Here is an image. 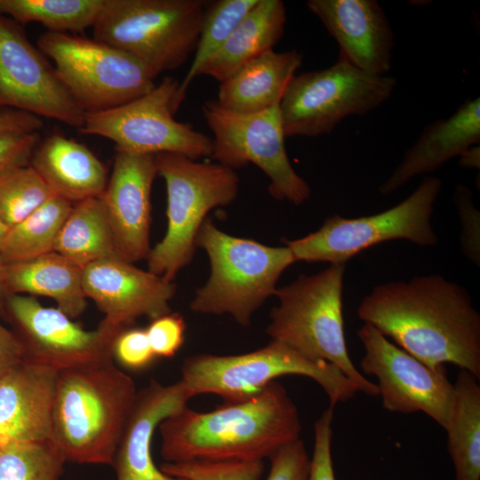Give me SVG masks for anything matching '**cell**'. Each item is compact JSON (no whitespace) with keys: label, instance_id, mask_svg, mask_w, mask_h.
I'll return each mask as SVG.
<instances>
[{"label":"cell","instance_id":"cell-26","mask_svg":"<svg viewBox=\"0 0 480 480\" xmlns=\"http://www.w3.org/2000/svg\"><path fill=\"white\" fill-rule=\"evenodd\" d=\"M285 23L282 1L259 0L220 49L202 66L198 76L222 83L252 60L272 50L283 36Z\"/></svg>","mask_w":480,"mask_h":480},{"label":"cell","instance_id":"cell-14","mask_svg":"<svg viewBox=\"0 0 480 480\" xmlns=\"http://www.w3.org/2000/svg\"><path fill=\"white\" fill-rule=\"evenodd\" d=\"M3 318L21 344L23 361L57 372L114 358L115 340L126 329L102 319L95 330L86 331L59 308L25 294L7 295Z\"/></svg>","mask_w":480,"mask_h":480},{"label":"cell","instance_id":"cell-20","mask_svg":"<svg viewBox=\"0 0 480 480\" xmlns=\"http://www.w3.org/2000/svg\"><path fill=\"white\" fill-rule=\"evenodd\" d=\"M194 396L181 379L171 385L152 380L137 392L111 464L117 480H184L156 468L151 456V439L158 425Z\"/></svg>","mask_w":480,"mask_h":480},{"label":"cell","instance_id":"cell-3","mask_svg":"<svg viewBox=\"0 0 480 480\" xmlns=\"http://www.w3.org/2000/svg\"><path fill=\"white\" fill-rule=\"evenodd\" d=\"M113 359L58 372L51 440L66 461L112 464L138 392Z\"/></svg>","mask_w":480,"mask_h":480},{"label":"cell","instance_id":"cell-33","mask_svg":"<svg viewBox=\"0 0 480 480\" xmlns=\"http://www.w3.org/2000/svg\"><path fill=\"white\" fill-rule=\"evenodd\" d=\"M53 196L30 165L11 171L0 177V219L11 228Z\"/></svg>","mask_w":480,"mask_h":480},{"label":"cell","instance_id":"cell-34","mask_svg":"<svg viewBox=\"0 0 480 480\" xmlns=\"http://www.w3.org/2000/svg\"><path fill=\"white\" fill-rule=\"evenodd\" d=\"M164 474L184 480H260L264 473L263 460H188L164 462Z\"/></svg>","mask_w":480,"mask_h":480},{"label":"cell","instance_id":"cell-2","mask_svg":"<svg viewBox=\"0 0 480 480\" xmlns=\"http://www.w3.org/2000/svg\"><path fill=\"white\" fill-rule=\"evenodd\" d=\"M165 462L263 460L300 439L297 406L283 385L270 382L248 399L201 412L188 405L158 425Z\"/></svg>","mask_w":480,"mask_h":480},{"label":"cell","instance_id":"cell-32","mask_svg":"<svg viewBox=\"0 0 480 480\" xmlns=\"http://www.w3.org/2000/svg\"><path fill=\"white\" fill-rule=\"evenodd\" d=\"M66 461L50 439L0 446V480H58Z\"/></svg>","mask_w":480,"mask_h":480},{"label":"cell","instance_id":"cell-19","mask_svg":"<svg viewBox=\"0 0 480 480\" xmlns=\"http://www.w3.org/2000/svg\"><path fill=\"white\" fill-rule=\"evenodd\" d=\"M307 6L338 43L339 60L372 75H388L395 37L377 1L309 0Z\"/></svg>","mask_w":480,"mask_h":480},{"label":"cell","instance_id":"cell-30","mask_svg":"<svg viewBox=\"0 0 480 480\" xmlns=\"http://www.w3.org/2000/svg\"><path fill=\"white\" fill-rule=\"evenodd\" d=\"M105 0H0V14L18 24L38 22L48 31L81 33L95 24Z\"/></svg>","mask_w":480,"mask_h":480},{"label":"cell","instance_id":"cell-11","mask_svg":"<svg viewBox=\"0 0 480 480\" xmlns=\"http://www.w3.org/2000/svg\"><path fill=\"white\" fill-rule=\"evenodd\" d=\"M396 86L339 60L331 67L295 75L279 104L285 137L331 133L349 116H361L388 100Z\"/></svg>","mask_w":480,"mask_h":480},{"label":"cell","instance_id":"cell-45","mask_svg":"<svg viewBox=\"0 0 480 480\" xmlns=\"http://www.w3.org/2000/svg\"><path fill=\"white\" fill-rule=\"evenodd\" d=\"M9 228L3 222V220L0 219V244L6 235Z\"/></svg>","mask_w":480,"mask_h":480},{"label":"cell","instance_id":"cell-38","mask_svg":"<svg viewBox=\"0 0 480 480\" xmlns=\"http://www.w3.org/2000/svg\"><path fill=\"white\" fill-rule=\"evenodd\" d=\"M270 471L266 480H308L310 459L303 441L290 443L269 458Z\"/></svg>","mask_w":480,"mask_h":480},{"label":"cell","instance_id":"cell-41","mask_svg":"<svg viewBox=\"0 0 480 480\" xmlns=\"http://www.w3.org/2000/svg\"><path fill=\"white\" fill-rule=\"evenodd\" d=\"M43 126L42 118L33 114L12 108L0 110V134L38 132Z\"/></svg>","mask_w":480,"mask_h":480},{"label":"cell","instance_id":"cell-25","mask_svg":"<svg viewBox=\"0 0 480 480\" xmlns=\"http://www.w3.org/2000/svg\"><path fill=\"white\" fill-rule=\"evenodd\" d=\"M4 284L8 294L48 297L71 319L86 308L83 268L56 252L24 261L4 264Z\"/></svg>","mask_w":480,"mask_h":480},{"label":"cell","instance_id":"cell-39","mask_svg":"<svg viewBox=\"0 0 480 480\" xmlns=\"http://www.w3.org/2000/svg\"><path fill=\"white\" fill-rule=\"evenodd\" d=\"M114 357L124 366L131 369L147 367L156 357L146 329L126 328L116 339Z\"/></svg>","mask_w":480,"mask_h":480},{"label":"cell","instance_id":"cell-35","mask_svg":"<svg viewBox=\"0 0 480 480\" xmlns=\"http://www.w3.org/2000/svg\"><path fill=\"white\" fill-rule=\"evenodd\" d=\"M453 202L460 224V244L463 254L475 265H480V214L473 204L471 190L464 185L454 188Z\"/></svg>","mask_w":480,"mask_h":480},{"label":"cell","instance_id":"cell-44","mask_svg":"<svg viewBox=\"0 0 480 480\" xmlns=\"http://www.w3.org/2000/svg\"><path fill=\"white\" fill-rule=\"evenodd\" d=\"M4 263L0 255V318H3L4 316V307L5 299L8 295L5 284H4Z\"/></svg>","mask_w":480,"mask_h":480},{"label":"cell","instance_id":"cell-24","mask_svg":"<svg viewBox=\"0 0 480 480\" xmlns=\"http://www.w3.org/2000/svg\"><path fill=\"white\" fill-rule=\"evenodd\" d=\"M302 63L296 50L267 51L220 84L217 103L237 114H255L279 106Z\"/></svg>","mask_w":480,"mask_h":480},{"label":"cell","instance_id":"cell-27","mask_svg":"<svg viewBox=\"0 0 480 480\" xmlns=\"http://www.w3.org/2000/svg\"><path fill=\"white\" fill-rule=\"evenodd\" d=\"M444 429L455 480H480V385L466 370L460 369L453 383Z\"/></svg>","mask_w":480,"mask_h":480},{"label":"cell","instance_id":"cell-9","mask_svg":"<svg viewBox=\"0 0 480 480\" xmlns=\"http://www.w3.org/2000/svg\"><path fill=\"white\" fill-rule=\"evenodd\" d=\"M441 189L442 180L428 175L406 199L388 210L356 218L335 214L326 218L316 231L283 242L296 261L330 264H345L363 250L390 240L434 246L438 238L431 216Z\"/></svg>","mask_w":480,"mask_h":480},{"label":"cell","instance_id":"cell-21","mask_svg":"<svg viewBox=\"0 0 480 480\" xmlns=\"http://www.w3.org/2000/svg\"><path fill=\"white\" fill-rule=\"evenodd\" d=\"M57 374L22 361L0 377V446L51 439Z\"/></svg>","mask_w":480,"mask_h":480},{"label":"cell","instance_id":"cell-42","mask_svg":"<svg viewBox=\"0 0 480 480\" xmlns=\"http://www.w3.org/2000/svg\"><path fill=\"white\" fill-rule=\"evenodd\" d=\"M23 361V350L15 333L0 318V377Z\"/></svg>","mask_w":480,"mask_h":480},{"label":"cell","instance_id":"cell-18","mask_svg":"<svg viewBox=\"0 0 480 480\" xmlns=\"http://www.w3.org/2000/svg\"><path fill=\"white\" fill-rule=\"evenodd\" d=\"M83 287L108 323L129 328L138 318L172 312L176 284L121 258L94 261L83 268Z\"/></svg>","mask_w":480,"mask_h":480},{"label":"cell","instance_id":"cell-12","mask_svg":"<svg viewBox=\"0 0 480 480\" xmlns=\"http://www.w3.org/2000/svg\"><path fill=\"white\" fill-rule=\"evenodd\" d=\"M202 113L214 136L212 159L233 170L256 164L269 178L268 192L275 199L300 205L310 197V187L287 156L279 106L237 114L212 100L203 104Z\"/></svg>","mask_w":480,"mask_h":480},{"label":"cell","instance_id":"cell-37","mask_svg":"<svg viewBox=\"0 0 480 480\" xmlns=\"http://www.w3.org/2000/svg\"><path fill=\"white\" fill-rule=\"evenodd\" d=\"M186 323L182 316L170 312L151 320L146 329L156 356L172 357L184 342Z\"/></svg>","mask_w":480,"mask_h":480},{"label":"cell","instance_id":"cell-15","mask_svg":"<svg viewBox=\"0 0 480 480\" xmlns=\"http://www.w3.org/2000/svg\"><path fill=\"white\" fill-rule=\"evenodd\" d=\"M357 336L364 348L361 371L377 378L382 407L404 414L423 412L445 428L453 394L445 371L432 369L369 324Z\"/></svg>","mask_w":480,"mask_h":480},{"label":"cell","instance_id":"cell-40","mask_svg":"<svg viewBox=\"0 0 480 480\" xmlns=\"http://www.w3.org/2000/svg\"><path fill=\"white\" fill-rule=\"evenodd\" d=\"M40 141L38 132L0 134V177L15 169L29 165Z\"/></svg>","mask_w":480,"mask_h":480},{"label":"cell","instance_id":"cell-10","mask_svg":"<svg viewBox=\"0 0 480 480\" xmlns=\"http://www.w3.org/2000/svg\"><path fill=\"white\" fill-rule=\"evenodd\" d=\"M36 46L85 114L106 111L149 92L155 77L138 60L94 38L47 31Z\"/></svg>","mask_w":480,"mask_h":480},{"label":"cell","instance_id":"cell-16","mask_svg":"<svg viewBox=\"0 0 480 480\" xmlns=\"http://www.w3.org/2000/svg\"><path fill=\"white\" fill-rule=\"evenodd\" d=\"M12 108L78 130L85 113L22 26L0 14V110Z\"/></svg>","mask_w":480,"mask_h":480},{"label":"cell","instance_id":"cell-31","mask_svg":"<svg viewBox=\"0 0 480 480\" xmlns=\"http://www.w3.org/2000/svg\"><path fill=\"white\" fill-rule=\"evenodd\" d=\"M258 1L220 0L205 11L193 61L185 78L180 83L173 100L175 113L202 66L220 49Z\"/></svg>","mask_w":480,"mask_h":480},{"label":"cell","instance_id":"cell-4","mask_svg":"<svg viewBox=\"0 0 480 480\" xmlns=\"http://www.w3.org/2000/svg\"><path fill=\"white\" fill-rule=\"evenodd\" d=\"M345 264L330 266L314 275H300L276 288L278 306L270 312L266 328L272 340L282 342L304 356L338 367L368 396H379L378 387L354 365L346 344L343 320Z\"/></svg>","mask_w":480,"mask_h":480},{"label":"cell","instance_id":"cell-8","mask_svg":"<svg viewBox=\"0 0 480 480\" xmlns=\"http://www.w3.org/2000/svg\"><path fill=\"white\" fill-rule=\"evenodd\" d=\"M290 374L315 380L329 397L332 408L359 392L335 365L309 359L276 340L245 354L189 356L181 365V380L195 396L215 394L224 402L248 399L261 392L275 379Z\"/></svg>","mask_w":480,"mask_h":480},{"label":"cell","instance_id":"cell-5","mask_svg":"<svg viewBox=\"0 0 480 480\" xmlns=\"http://www.w3.org/2000/svg\"><path fill=\"white\" fill-rule=\"evenodd\" d=\"M196 247L206 252L211 273L189 308L201 314H228L242 326H248L253 313L275 295L281 274L296 261L286 245L268 246L230 236L211 219L199 228Z\"/></svg>","mask_w":480,"mask_h":480},{"label":"cell","instance_id":"cell-22","mask_svg":"<svg viewBox=\"0 0 480 480\" xmlns=\"http://www.w3.org/2000/svg\"><path fill=\"white\" fill-rule=\"evenodd\" d=\"M480 142V99L468 100L448 118L425 126L398 166L380 187L390 195L416 176L428 174Z\"/></svg>","mask_w":480,"mask_h":480},{"label":"cell","instance_id":"cell-36","mask_svg":"<svg viewBox=\"0 0 480 480\" xmlns=\"http://www.w3.org/2000/svg\"><path fill=\"white\" fill-rule=\"evenodd\" d=\"M334 408L328 407L314 425V451L308 480H336L332 458Z\"/></svg>","mask_w":480,"mask_h":480},{"label":"cell","instance_id":"cell-43","mask_svg":"<svg viewBox=\"0 0 480 480\" xmlns=\"http://www.w3.org/2000/svg\"><path fill=\"white\" fill-rule=\"evenodd\" d=\"M459 165L461 168L479 169L480 167V147L474 145L466 149L460 156Z\"/></svg>","mask_w":480,"mask_h":480},{"label":"cell","instance_id":"cell-28","mask_svg":"<svg viewBox=\"0 0 480 480\" xmlns=\"http://www.w3.org/2000/svg\"><path fill=\"white\" fill-rule=\"evenodd\" d=\"M54 252L81 268L102 259L120 258L100 197L73 204L57 236Z\"/></svg>","mask_w":480,"mask_h":480},{"label":"cell","instance_id":"cell-29","mask_svg":"<svg viewBox=\"0 0 480 480\" xmlns=\"http://www.w3.org/2000/svg\"><path fill=\"white\" fill-rule=\"evenodd\" d=\"M73 204L53 196L23 220L9 228L0 244L4 263L24 261L54 252L57 236Z\"/></svg>","mask_w":480,"mask_h":480},{"label":"cell","instance_id":"cell-17","mask_svg":"<svg viewBox=\"0 0 480 480\" xmlns=\"http://www.w3.org/2000/svg\"><path fill=\"white\" fill-rule=\"evenodd\" d=\"M157 175L156 155L116 149L109 180L100 196L118 255L134 263L151 250L150 195Z\"/></svg>","mask_w":480,"mask_h":480},{"label":"cell","instance_id":"cell-1","mask_svg":"<svg viewBox=\"0 0 480 480\" xmlns=\"http://www.w3.org/2000/svg\"><path fill=\"white\" fill-rule=\"evenodd\" d=\"M356 313L432 369L452 364L480 379V314L458 283L438 274L383 283Z\"/></svg>","mask_w":480,"mask_h":480},{"label":"cell","instance_id":"cell-6","mask_svg":"<svg viewBox=\"0 0 480 480\" xmlns=\"http://www.w3.org/2000/svg\"><path fill=\"white\" fill-rule=\"evenodd\" d=\"M156 161L166 186L167 229L146 260L149 272L173 282L192 260L207 213L236 198L239 177L219 163L198 162L177 153L156 154Z\"/></svg>","mask_w":480,"mask_h":480},{"label":"cell","instance_id":"cell-23","mask_svg":"<svg viewBox=\"0 0 480 480\" xmlns=\"http://www.w3.org/2000/svg\"><path fill=\"white\" fill-rule=\"evenodd\" d=\"M29 165L52 192L72 204L100 197L108 184V171L84 144L54 133L36 146Z\"/></svg>","mask_w":480,"mask_h":480},{"label":"cell","instance_id":"cell-13","mask_svg":"<svg viewBox=\"0 0 480 480\" xmlns=\"http://www.w3.org/2000/svg\"><path fill=\"white\" fill-rule=\"evenodd\" d=\"M180 82L164 76L147 94L124 105L85 114L82 134L104 137L116 149L156 155L177 153L197 160L211 157L212 139L173 117V100Z\"/></svg>","mask_w":480,"mask_h":480},{"label":"cell","instance_id":"cell-7","mask_svg":"<svg viewBox=\"0 0 480 480\" xmlns=\"http://www.w3.org/2000/svg\"><path fill=\"white\" fill-rule=\"evenodd\" d=\"M204 5L200 0H105L92 36L138 60L156 78L195 52Z\"/></svg>","mask_w":480,"mask_h":480}]
</instances>
